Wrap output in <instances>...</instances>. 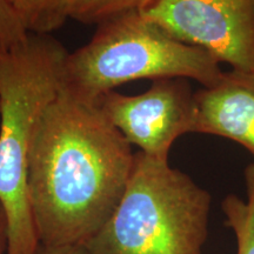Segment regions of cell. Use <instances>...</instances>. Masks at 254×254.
<instances>
[{"mask_svg":"<svg viewBox=\"0 0 254 254\" xmlns=\"http://www.w3.org/2000/svg\"><path fill=\"white\" fill-rule=\"evenodd\" d=\"M97 106L129 144L159 160L168 161L174 141L194 133L195 92L185 78L153 80L138 95L112 91Z\"/></svg>","mask_w":254,"mask_h":254,"instance_id":"obj_6","label":"cell"},{"mask_svg":"<svg viewBox=\"0 0 254 254\" xmlns=\"http://www.w3.org/2000/svg\"><path fill=\"white\" fill-rule=\"evenodd\" d=\"M30 36L20 18L7 0H0V53H5L26 41Z\"/></svg>","mask_w":254,"mask_h":254,"instance_id":"obj_11","label":"cell"},{"mask_svg":"<svg viewBox=\"0 0 254 254\" xmlns=\"http://www.w3.org/2000/svg\"><path fill=\"white\" fill-rule=\"evenodd\" d=\"M157 0H71L69 19L98 25L128 13H144Z\"/></svg>","mask_w":254,"mask_h":254,"instance_id":"obj_10","label":"cell"},{"mask_svg":"<svg viewBox=\"0 0 254 254\" xmlns=\"http://www.w3.org/2000/svg\"><path fill=\"white\" fill-rule=\"evenodd\" d=\"M246 200L228 194L221 202L225 225L237 239V254H254V163L245 168Z\"/></svg>","mask_w":254,"mask_h":254,"instance_id":"obj_8","label":"cell"},{"mask_svg":"<svg viewBox=\"0 0 254 254\" xmlns=\"http://www.w3.org/2000/svg\"><path fill=\"white\" fill-rule=\"evenodd\" d=\"M142 14L174 39L254 74V0H157Z\"/></svg>","mask_w":254,"mask_h":254,"instance_id":"obj_5","label":"cell"},{"mask_svg":"<svg viewBox=\"0 0 254 254\" xmlns=\"http://www.w3.org/2000/svg\"><path fill=\"white\" fill-rule=\"evenodd\" d=\"M211 201L186 173L139 151L122 201L82 254H202Z\"/></svg>","mask_w":254,"mask_h":254,"instance_id":"obj_3","label":"cell"},{"mask_svg":"<svg viewBox=\"0 0 254 254\" xmlns=\"http://www.w3.org/2000/svg\"><path fill=\"white\" fill-rule=\"evenodd\" d=\"M38 254H82L81 246H40Z\"/></svg>","mask_w":254,"mask_h":254,"instance_id":"obj_12","label":"cell"},{"mask_svg":"<svg viewBox=\"0 0 254 254\" xmlns=\"http://www.w3.org/2000/svg\"><path fill=\"white\" fill-rule=\"evenodd\" d=\"M131 146L97 105L60 92L28 154V194L41 246H82L106 224L131 178Z\"/></svg>","mask_w":254,"mask_h":254,"instance_id":"obj_1","label":"cell"},{"mask_svg":"<svg viewBox=\"0 0 254 254\" xmlns=\"http://www.w3.org/2000/svg\"><path fill=\"white\" fill-rule=\"evenodd\" d=\"M7 253V222L6 215L0 204V254Z\"/></svg>","mask_w":254,"mask_h":254,"instance_id":"obj_13","label":"cell"},{"mask_svg":"<svg viewBox=\"0 0 254 254\" xmlns=\"http://www.w3.org/2000/svg\"><path fill=\"white\" fill-rule=\"evenodd\" d=\"M224 75L207 51L174 39L142 13L99 24L86 45L67 53L60 92L97 105L104 95L139 79L185 78L212 87Z\"/></svg>","mask_w":254,"mask_h":254,"instance_id":"obj_4","label":"cell"},{"mask_svg":"<svg viewBox=\"0 0 254 254\" xmlns=\"http://www.w3.org/2000/svg\"><path fill=\"white\" fill-rule=\"evenodd\" d=\"M31 34H51L69 19L71 0H7Z\"/></svg>","mask_w":254,"mask_h":254,"instance_id":"obj_9","label":"cell"},{"mask_svg":"<svg viewBox=\"0 0 254 254\" xmlns=\"http://www.w3.org/2000/svg\"><path fill=\"white\" fill-rule=\"evenodd\" d=\"M67 50L51 34H31L0 53V204L7 253L38 254L40 241L28 194V154L41 117L60 93Z\"/></svg>","mask_w":254,"mask_h":254,"instance_id":"obj_2","label":"cell"},{"mask_svg":"<svg viewBox=\"0 0 254 254\" xmlns=\"http://www.w3.org/2000/svg\"><path fill=\"white\" fill-rule=\"evenodd\" d=\"M194 133L230 139L254 157V74L231 69L195 92Z\"/></svg>","mask_w":254,"mask_h":254,"instance_id":"obj_7","label":"cell"}]
</instances>
